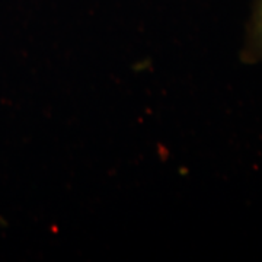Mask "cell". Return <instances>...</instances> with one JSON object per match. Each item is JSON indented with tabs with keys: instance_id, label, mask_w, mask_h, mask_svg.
<instances>
[{
	"instance_id": "1",
	"label": "cell",
	"mask_w": 262,
	"mask_h": 262,
	"mask_svg": "<svg viewBox=\"0 0 262 262\" xmlns=\"http://www.w3.org/2000/svg\"><path fill=\"white\" fill-rule=\"evenodd\" d=\"M241 60L246 64L262 63V0H252Z\"/></svg>"
}]
</instances>
